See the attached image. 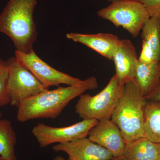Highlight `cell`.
Listing matches in <instances>:
<instances>
[{
  "mask_svg": "<svg viewBox=\"0 0 160 160\" xmlns=\"http://www.w3.org/2000/svg\"><path fill=\"white\" fill-rule=\"evenodd\" d=\"M140 94L146 98L160 81V61L145 63L139 60L133 80Z\"/></svg>",
  "mask_w": 160,
  "mask_h": 160,
  "instance_id": "14",
  "label": "cell"
},
{
  "mask_svg": "<svg viewBox=\"0 0 160 160\" xmlns=\"http://www.w3.org/2000/svg\"><path fill=\"white\" fill-rule=\"evenodd\" d=\"M9 68L6 62L0 59V107L10 104L7 90Z\"/></svg>",
  "mask_w": 160,
  "mask_h": 160,
  "instance_id": "18",
  "label": "cell"
},
{
  "mask_svg": "<svg viewBox=\"0 0 160 160\" xmlns=\"http://www.w3.org/2000/svg\"><path fill=\"white\" fill-rule=\"evenodd\" d=\"M123 86L119 84L116 76L113 75L106 87L97 94L86 93L79 96L75 106L76 112L82 120L110 119L122 93Z\"/></svg>",
  "mask_w": 160,
  "mask_h": 160,
  "instance_id": "4",
  "label": "cell"
},
{
  "mask_svg": "<svg viewBox=\"0 0 160 160\" xmlns=\"http://www.w3.org/2000/svg\"><path fill=\"white\" fill-rule=\"evenodd\" d=\"M15 57L47 88L59 86L61 84L72 86L82 82L78 78L73 77L49 66L38 56L33 49L28 53L16 50Z\"/></svg>",
  "mask_w": 160,
  "mask_h": 160,
  "instance_id": "8",
  "label": "cell"
},
{
  "mask_svg": "<svg viewBox=\"0 0 160 160\" xmlns=\"http://www.w3.org/2000/svg\"><path fill=\"white\" fill-rule=\"evenodd\" d=\"M100 18L126 29L133 37L142 31L150 16L140 0H115L98 11Z\"/></svg>",
  "mask_w": 160,
  "mask_h": 160,
  "instance_id": "5",
  "label": "cell"
},
{
  "mask_svg": "<svg viewBox=\"0 0 160 160\" xmlns=\"http://www.w3.org/2000/svg\"><path fill=\"white\" fill-rule=\"evenodd\" d=\"M66 37L87 46L109 60H112L121 40L117 36L108 33L83 34L70 32L66 34Z\"/></svg>",
  "mask_w": 160,
  "mask_h": 160,
  "instance_id": "12",
  "label": "cell"
},
{
  "mask_svg": "<svg viewBox=\"0 0 160 160\" xmlns=\"http://www.w3.org/2000/svg\"><path fill=\"white\" fill-rule=\"evenodd\" d=\"M38 0H9L0 14V32L13 42L16 50L28 53L37 38L33 12Z\"/></svg>",
  "mask_w": 160,
  "mask_h": 160,
  "instance_id": "2",
  "label": "cell"
},
{
  "mask_svg": "<svg viewBox=\"0 0 160 160\" xmlns=\"http://www.w3.org/2000/svg\"><path fill=\"white\" fill-rule=\"evenodd\" d=\"M144 137L160 143V102L147 101L145 108Z\"/></svg>",
  "mask_w": 160,
  "mask_h": 160,
  "instance_id": "16",
  "label": "cell"
},
{
  "mask_svg": "<svg viewBox=\"0 0 160 160\" xmlns=\"http://www.w3.org/2000/svg\"><path fill=\"white\" fill-rule=\"evenodd\" d=\"M142 31V43L139 60L145 63L160 61V16L149 18Z\"/></svg>",
  "mask_w": 160,
  "mask_h": 160,
  "instance_id": "13",
  "label": "cell"
},
{
  "mask_svg": "<svg viewBox=\"0 0 160 160\" xmlns=\"http://www.w3.org/2000/svg\"><path fill=\"white\" fill-rule=\"evenodd\" d=\"M52 160H69V159H66L62 157V156H58L56 157Z\"/></svg>",
  "mask_w": 160,
  "mask_h": 160,
  "instance_id": "21",
  "label": "cell"
},
{
  "mask_svg": "<svg viewBox=\"0 0 160 160\" xmlns=\"http://www.w3.org/2000/svg\"><path fill=\"white\" fill-rule=\"evenodd\" d=\"M146 99L148 101L160 102V81L157 87Z\"/></svg>",
  "mask_w": 160,
  "mask_h": 160,
  "instance_id": "20",
  "label": "cell"
},
{
  "mask_svg": "<svg viewBox=\"0 0 160 160\" xmlns=\"http://www.w3.org/2000/svg\"><path fill=\"white\" fill-rule=\"evenodd\" d=\"M107 1H109V2H113V1H115V0H107Z\"/></svg>",
  "mask_w": 160,
  "mask_h": 160,
  "instance_id": "24",
  "label": "cell"
},
{
  "mask_svg": "<svg viewBox=\"0 0 160 160\" xmlns=\"http://www.w3.org/2000/svg\"><path fill=\"white\" fill-rule=\"evenodd\" d=\"M1 116H2V114H1V112H0V119H1Z\"/></svg>",
  "mask_w": 160,
  "mask_h": 160,
  "instance_id": "25",
  "label": "cell"
},
{
  "mask_svg": "<svg viewBox=\"0 0 160 160\" xmlns=\"http://www.w3.org/2000/svg\"><path fill=\"white\" fill-rule=\"evenodd\" d=\"M98 86L96 78L91 77L76 85L59 86L32 96L18 107L17 119L24 122L35 119L56 118L72 100L87 90L97 89Z\"/></svg>",
  "mask_w": 160,
  "mask_h": 160,
  "instance_id": "1",
  "label": "cell"
},
{
  "mask_svg": "<svg viewBox=\"0 0 160 160\" xmlns=\"http://www.w3.org/2000/svg\"><path fill=\"white\" fill-rule=\"evenodd\" d=\"M147 9L150 17L160 16V0H140Z\"/></svg>",
  "mask_w": 160,
  "mask_h": 160,
  "instance_id": "19",
  "label": "cell"
},
{
  "mask_svg": "<svg viewBox=\"0 0 160 160\" xmlns=\"http://www.w3.org/2000/svg\"><path fill=\"white\" fill-rule=\"evenodd\" d=\"M15 132L11 122L0 119V155L6 160H18L15 152Z\"/></svg>",
  "mask_w": 160,
  "mask_h": 160,
  "instance_id": "17",
  "label": "cell"
},
{
  "mask_svg": "<svg viewBox=\"0 0 160 160\" xmlns=\"http://www.w3.org/2000/svg\"><path fill=\"white\" fill-rule=\"evenodd\" d=\"M94 119L82 120L69 126L52 127L38 123L32 130V133L36 139L40 147L45 148L54 143L72 142L86 138L92 127L98 123Z\"/></svg>",
  "mask_w": 160,
  "mask_h": 160,
  "instance_id": "7",
  "label": "cell"
},
{
  "mask_svg": "<svg viewBox=\"0 0 160 160\" xmlns=\"http://www.w3.org/2000/svg\"><path fill=\"white\" fill-rule=\"evenodd\" d=\"M0 160H6L4 158H3L0 155Z\"/></svg>",
  "mask_w": 160,
  "mask_h": 160,
  "instance_id": "23",
  "label": "cell"
},
{
  "mask_svg": "<svg viewBox=\"0 0 160 160\" xmlns=\"http://www.w3.org/2000/svg\"><path fill=\"white\" fill-rule=\"evenodd\" d=\"M122 157L124 160H160V143L137 139L126 143Z\"/></svg>",
  "mask_w": 160,
  "mask_h": 160,
  "instance_id": "15",
  "label": "cell"
},
{
  "mask_svg": "<svg viewBox=\"0 0 160 160\" xmlns=\"http://www.w3.org/2000/svg\"><path fill=\"white\" fill-rule=\"evenodd\" d=\"M118 82L121 86L133 81L139 61L135 47L130 40L121 39L112 58Z\"/></svg>",
  "mask_w": 160,
  "mask_h": 160,
  "instance_id": "11",
  "label": "cell"
},
{
  "mask_svg": "<svg viewBox=\"0 0 160 160\" xmlns=\"http://www.w3.org/2000/svg\"><path fill=\"white\" fill-rule=\"evenodd\" d=\"M147 102L133 81L124 84L111 120L120 129L126 143L144 137V114Z\"/></svg>",
  "mask_w": 160,
  "mask_h": 160,
  "instance_id": "3",
  "label": "cell"
},
{
  "mask_svg": "<svg viewBox=\"0 0 160 160\" xmlns=\"http://www.w3.org/2000/svg\"><path fill=\"white\" fill-rule=\"evenodd\" d=\"M6 62L9 68L7 90L11 106L18 108L28 98L49 90L15 57Z\"/></svg>",
  "mask_w": 160,
  "mask_h": 160,
  "instance_id": "6",
  "label": "cell"
},
{
  "mask_svg": "<svg viewBox=\"0 0 160 160\" xmlns=\"http://www.w3.org/2000/svg\"><path fill=\"white\" fill-rule=\"evenodd\" d=\"M52 149L56 152H66L69 160H109L113 157L107 149L87 137L72 142L59 143L53 146Z\"/></svg>",
  "mask_w": 160,
  "mask_h": 160,
  "instance_id": "10",
  "label": "cell"
},
{
  "mask_svg": "<svg viewBox=\"0 0 160 160\" xmlns=\"http://www.w3.org/2000/svg\"><path fill=\"white\" fill-rule=\"evenodd\" d=\"M88 138L111 152L113 157H121L126 142L118 126L110 119L99 121L89 132Z\"/></svg>",
  "mask_w": 160,
  "mask_h": 160,
  "instance_id": "9",
  "label": "cell"
},
{
  "mask_svg": "<svg viewBox=\"0 0 160 160\" xmlns=\"http://www.w3.org/2000/svg\"><path fill=\"white\" fill-rule=\"evenodd\" d=\"M109 160H124L122 157H113L111 159Z\"/></svg>",
  "mask_w": 160,
  "mask_h": 160,
  "instance_id": "22",
  "label": "cell"
}]
</instances>
